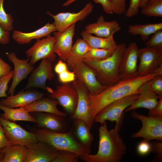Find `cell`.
Returning <instances> with one entry per match:
<instances>
[{"mask_svg": "<svg viewBox=\"0 0 162 162\" xmlns=\"http://www.w3.org/2000/svg\"><path fill=\"white\" fill-rule=\"evenodd\" d=\"M156 75H148L122 80L117 83L107 86L96 94L89 96V107L90 119L93 124L97 114L110 103L126 96L138 94L140 86L150 80Z\"/></svg>", "mask_w": 162, "mask_h": 162, "instance_id": "1", "label": "cell"}, {"mask_svg": "<svg viewBox=\"0 0 162 162\" xmlns=\"http://www.w3.org/2000/svg\"><path fill=\"white\" fill-rule=\"evenodd\" d=\"M119 131L115 129L109 130L106 122L99 128V147L95 154L80 156L86 162H119L125 154L127 146Z\"/></svg>", "mask_w": 162, "mask_h": 162, "instance_id": "2", "label": "cell"}, {"mask_svg": "<svg viewBox=\"0 0 162 162\" xmlns=\"http://www.w3.org/2000/svg\"><path fill=\"white\" fill-rule=\"evenodd\" d=\"M31 132L36 136L39 142L56 150H66L81 156L90 154L88 148L79 142L71 132L62 133L46 129L29 127Z\"/></svg>", "mask_w": 162, "mask_h": 162, "instance_id": "3", "label": "cell"}, {"mask_svg": "<svg viewBox=\"0 0 162 162\" xmlns=\"http://www.w3.org/2000/svg\"><path fill=\"white\" fill-rule=\"evenodd\" d=\"M127 45L124 43L117 45L113 53L105 59L84 62L94 71L97 78L103 85H113L121 80L119 74V65L123 52Z\"/></svg>", "mask_w": 162, "mask_h": 162, "instance_id": "4", "label": "cell"}, {"mask_svg": "<svg viewBox=\"0 0 162 162\" xmlns=\"http://www.w3.org/2000/svg\"><path fill=\"white\" fill-rule=\"evenodd\" d=\"M138 95V94L130 95L110 103L97 114L94 122L102 124L107 120L115 122L114 128L119 132L123 123L124 110L137 98Z\"/></svg>", "mask_w": 162, "mask_h": 162, "instance_id": "5", "label": "cell"}, {"mask_svg": "<svg viewBox=\"0 0 162 162\" xmlns=\"http://www.w3.org/2000/svg\"><path fill=\"white\" fill-rule=\"evenodd\" d=\"M131 116L132 118L140 121L142 124L140 130L133 134L132 137H142L149 141L153 140L162 141V118L146 116L134 110L131 112Z\"/></svg>", "mask_w": 162, "mask_h": 162, "instance_id": "6", "label": "cell"}, {"mask_svg": "<svg viewBox=\"0 0 162 162\" xmlns=\"http://www.w3.org/2000/svg\"><path fill=\"white\" fill-rule=\"evenodd\" d=\"M0 122L5 136L11 145L29 146L39 142L34 133L26 130L14 122L0 117Z\"/></svg>", "mask_w": 162, "mask_h": 162, "instance_id": "7", "label": "cell"}, {"mask_svg": "<svg viewBox=\"0 0 162 162\" xmlns=\"http://www.w3.org/2000/svg\"><path fill=\"white\" fill-rule=\"evenodd\" d=\"M68 67L74 73L76 79L85 86L90 94H98L106 87L100 82L94 70L83 61L75 63Z\"/></svg>", "mask_w": 162, "mask_h": 162, "instance_id": "8", "label": "cell"}, {"mask_svg": "<svg viewBox=\"0 0 162 162\" xmlns=\"http://www.w3.org/2000/svg\"><path fill=\"white\" fill-rule=\"evenodd\" d=\"M56 41L55 37L50 34L43 39L37 40L34 44L26 51L30 64L33 66L39 60L44 58L53 62L56 56L53 51Z\"/></svg>", "mask_w": 162, "mask_h": 162, "instance_id": "9", "label": "cell"}, {"mask_svg": "<svg viewBox=\"0 0 162 162\" xmlns=\"http://www.w3.org/2000/svg\"><path fill=\"white\" fill-rule=\"evenodd\" d=\"M139 49L136 43L133 42L123 51L119 65V74L121 80L138 76Z\"/></svg>", "mask_w": 162, "mask_h": 162, "instance_id": "10", "label": "cell"}, {"mask_svg": "<svg viewBox=\"0 0 162 162\" xmlns=\"http://www.w3.org/2000/svg\"><path fill=\"white\" fill-rule=\"evenodd\" d=\"M138 76H143L152 73L162 65V47H148L139 49Z\"/></svg>", "mask_w": 162, "mask_h": 162, "instance_id": "11", "label": "cell"}, {"mask_svg": "<svg viewBox=\"0 0 162 162\" xmlns=\"http://www.w3.org/2000/svg\"><path fill=\"white\" fill-rule=\"evenodd\" d=\"M24 90L31 88L42 89L49 93L53 90L46 85L47 80H51L55 75L52 70V62L47 59H43L39 65L32 72Z\"/></svg>", "mask_w": 162, "mask_h": 162, "instance_id": "12", "label": "cell"}, {"mask_svg": "<svg viewBox=\"0 0 162 162\" xmlns=\"http://www.w3.org/2000/svg\"><path fill=\"white\" fill-rule=\"evenodd\" d=\"M49 94V98L56 100L67 113L73 115L76 108L78 95L71 84L68 83L58 86Z\"/></svg>", "mask_w": 162, "mask_h": 162, "instance_id": "13", "label": "cell"}, {"mask_svg": "<svg viewBox=\"0 0 162 162\" xmlns=\"http://www.w3.org/2000/svg\"><path fill=\"white\" fill-rule=\"evenodd\" d=\"M93 7L92 3L89 2L77 13L61 12L54 15L49 11L46 12L53 18V23L56 27V31L59 33H62L77 21H82L85 19L92 12Z\"/></svg>", "mask_w": 162, "mask_h": 162, "instance_id": "14", "label": "cell"}, {"mask_svg": "<svg viewBox=\"0 0 162 162\" xmlns=\"http://www.w3.org/2000/svg\"><path fill=\"white\" fill-rule=\"evenodd\" d=\"M71 85L77 91L78 95L76 108L72 118L83 121L91 130L93 124L91 121L89 111V92L85 86L76 79Z\"/></svg>", "mask_w": 162, "mask_h": 162, "instance_id": "15", "label": "cell"}, {"mask_svg": "<svg viewBox=\"0 0 162 162\" xmlns=\"http://www.w3.org/2000/svg\"><path fill=\"white\" fill-rule=\"evenodd\" d=\"M6 54L8 60L13 63L14 66L12 82L8 92V94L12 95H14L18 85L23 80L27 78L34 68L29 63L28 58L20 59L14 52H7Z\"/></svg>", "mask_w": 162, "mask_h": 162, "instance_id": "16", "label": "cell"}, {"mask_svg": "<svg viewBox=\"0 0 162 162\" xmlns=\"http://www.w3.org/2000/svg\"><path fill=\"white\" fill-rule=\"evenodd\" d=\"M150 80L144 83L139 88L138 98L124 110V113L140 108L149 110L156 106L159 99L162 97L153 91L150 86Z\"/></svg>", "mask_w": 162, "mask_h": 162, "instance_id": "17", "label": "cell"}, {"mask_svg": "<svg viewBox=\"0 0 162 162\" xmlns=\"http://www.w3.org/2000/svg\"><path fill=\"white\" fill-rule=\"evenodd\" d=\"M75 25V24L72 25L62 33L56 31L53 32L56 39L53 47L54 52L64 62H66L72 46Z\"/></svg>", "mask_w": 162, "mask_h": 162, "instance_id": "18", "label": "cell"}, {"mask_svg": "<svg viewBox=\"0 0 162 162\" xmlns=\"http://www.w3.org/2000/svg\"><path fill=\"white\" fill-rule=\"evenodd\" d=\"M49 93H44L37 90L20 92L15 95L8 96L0 101L3 105L10 108H18L26 106Z\"/></svg>", "mask_w": 162, "mask_h": 162, "instance_id": "19", "label": "cell"}, {"mask_svg": "<svg viewBox=\"0 0 162 162\" xmlns=\"http://www.w3.org/2000/svg\"><path fill=\"white\" fill-rule=\"evenodd\" d=\"M26 147L24 162H52L57 151L40 142Z\"/></svg>", "mask_w": 162, "mask_h": 162, "instance_id": "20", "label": "cell"}, {"mask_svg": "<svg viewBox=\"0 0 162 162\" xmlns=\"http://www.w3.org/2000/svg\"><path fill=\"white\" fill-rule=\"evenodd\" d=\"M121 29V27L116 20L105 21L104 16L101 15L99 16L96 22L88 25L85 30L87 32L94 34L97 37L112 38H113L115 33Z\"/></svg>", "mask_w": 162, "mask_h": 162, "instance_id": "21", "label": "cell"}, {"mask_svg": "<svg viewBox=\"0 0 162 162\" xmlns=\"http://www.w3.org/2000/svg\"><path fill=\"white\" fill-rule=\"evenodd\" d=\"M56 31L53 23H48L40 28L33 32L25 33L14 30L12 35L13 39L20 44H28L33 39L37 40L45 37L54 32Z\"/></svg>", "mask_w": 162, "mask_h": 162, "instance_id": "22", "label": "cell"}, {"mask_svg": "<svg viewBox=\"0 0 162 162\" xmlns=\"http://www.w3.org/2000/svg\"><path fill=\"white\" fill-rule=\"evenodd\" d=\"M59 104L56 100L49 97H43L30 104L20 107L29 112H42L53 113L64 118L67 116L66 113L60 111L57 107Z\"/></svg>", "mask_w": 162, "mask_h": 162, "instance_id": "23", "label": "cell"}, {"mask_svg": "<svg viewBox=\"0 0 162 162\" xmlns=\"http://www.w3.org/2000/svg\"><path fill=\"white\" fill-rule=\"evenodd\" d=\"M34 117L40 126L53 131L59 132L65 127L64 117L48 112H35Z\"/></svg>", "mask_w": 162, "mask_h": 162, "instance_id": "24", "label": "cell"}, {"mask_svg": "<svg viewBox=\"0 0 162 162\" xmlns=\"http://www.w3.org/2000/svg\"><path fill=\"white\" fill-rule=\"evenodd\" d=\"M26 147L19 145H10L0 149V162H24Z\"/></svg>", "mask_w": 162, "mask_h": 162, "instance_id": "25", "label": "cell"}, {"mask_svg": "<svg viewBox=\"0 0 162 162\" xmlns=\"http://www.w3.org/2000/svg\"><path fill=\"white\" fill-rule=\"evenodd\" d=\"M0 110L4 112L0 117L5 119L12 122L23 121L37 123L35 117L21 108H10L0 103Z\"/></svg>", "mask_w": 162, "mask_h": 162, "instance_id": "26", "label": "cell"}, {"mask_svg": "<svg viewBox=\"0 0 162 162\" xmlns=\"http://www.w3.org/2000/svg\"><path fill=\"white\" fill-rule=\"evenodd\" d=\"M82 39L91 47L106 49H115L117 44L113 38H103L94 36L83 30L81 33Z\"/></svg>", "mask_w": 162, "mask_h": 162, "instance_id": "27", "label": "cell"}, {"mask_svg": "<svg viewBox=\"0 0 162 162\" xmlns=\"http://www.w3.org/2000/svg\"><path fill=\"white\" fill-rule=\"evenodd\" d=\"M162 29V22L130 25L128 27V32L133 35H140L143 41L147 40L149 36L156 31Z\"/></svg>", "mask_w": 162, "mask_h": 162, "instance_id": "28", "label": "cell"}, {"mask_svg": "<svg viewBox=\"0 0 162 162\" xmlns=\"http://www.w3.org/2000/svg\"><path fill=\"white\" fill-rule=\"evenodd\" d=\"M89 47L88 44L83 39H78L72 45L66 61L68 66V67L80 61H83L84 57Z\"/></svg>", "mask_w": 162, "mask_h": 162, "instance_id": "29", "label": "cell"}, {"mask_svg": "<svg viewBox=\"0 0 162 162\" xmlns=\"http://www.w3.org/2000/svg\"><path fill=\"white\" fill-rule=\"evenodd\" d=\"M75 132L81 144L85 147L91 149L94 136L90 132L91 130L82 120L75 119Z\"/></svg>", "mask_w": 162, "mask_h": 162, "instance_id": "30", "label": "cell"}, {"mask_svg": "<svg viewBox=\"0 0 162 162\" xmlns=\"http://www.w3.org/2000/svg\"><path fill=\"white\" fill-rule=\"evenodd\" d=\"M141 12L149 17H162V0H149L142 8Z\"/></svg>", "mask_w": 162, "mask_h": 162, "instance_id": "31", "label": "cell"}, {"mask_svg": "<svg viewBox=\"0 0 162 162\" xmlns=\"http://www.w3.org/2000/svg\"><path fill=\"white\" fill-rule=\"evenodd\" d=\"M115 49H100L90 46L83 61L100 60L105 59L112 55Z\"/></svg>", "mask_w": 162, "mask_h": 162, "instance_id": "32", "label": "cell"}, {"mask_svg": "<svg viewBox=\"0 0 162 162\" xmlns=\"http://www.w3.org/2000/svg\"><path fill=\"white\" fill-rule=\"evenodd\" d=\"M4 0H0V26L4 29L9 32L14 29L13 22L14 21L11 14H7L4 7Z\"/></svg>", "mask_w": 162, "mask_h": 162, "instance_id": "33", "label": "cell"}, {"mask_svg": "<svg viewBox=\"0 0 162 162\" xmlns=\"http://www.w3.org/2000/svg\"><path fill=\"white\" fill-rule=\"evenodd\" d=\"M80 156L73 152L66 150L57 151V154L52 162H77Z\"/></svg>", "mask_w": 162, "mask_h": 162, "instance_id": "34", "label": "cell"}, {"mask_svg": "<svg viewBox=\"0 0 162 162\" xmlns=\"http://www.w3.org/2000/svg\"><path fill=\"white\" fill-rule=\"evenodd\" d=\"M145 44L148 47H162V29L158 30L153 34Z\"/></svg>", "mask_w": 162, "mask_h": 162, "instance_id": "35", "label": "cell"}, {"mask_svg": "<svg viewBox=\"0 0 162 162\" xmlns=\"http://www.w3.org/2000/svg\"><path fill=\"white\" fill-rule=\"evenodd\" d=\"M58 75L59 80L62 84L72 82L76 79L74 73L69 70L68 67L61 70Z\"/></svg>", "mask_w": 162, "mask_h": 162, "instance_id": "36", "label": "cell"}, {"mask_svg": "<svg viewBox=\"0 0 162 162\" xmlns=\"http://www.w3.org/2000/svg\"><path fill=\"white\" fill-rule=\"evenodd\" d=\"M13 73L14 70H12L8 74L0 77V98L8 97L6 92L8 89V84L12 78Z\"/></svg>", "mask_w": 162, "mask_h": 162, "instance_id": "37", "label": "cell"}, {"mask_svg": "<svg viewBox=\"0 0 162 162\" xmlns=\"http://www.w3.org/2000/svg\"><path fill=\"white\" fill-rule=\"evenodd\" d=\"M150 84L153 91L162 97V75L155 76L150 80Z\"/></svg>", "mask_w": 162, "mask_h": 162, "instance_id": "38", "label": "cell"}, {"mask_svg": "<svg viewBox=\"0 0 162 162\" xmlns=\"http://www.w3.org/2000/svg\"><path fill=\"white\" fill-rule=\"evenodd\" d=\"M126 0H111L113 14L121 15L126 12Z\"/></svg>", "mask_w": 162, "mask_h": 162, "instance_id": "39", "label": "cell"}, {"mask_svg": "<svg viewBox=\"0 0 162 162\" xmlns=\"http://www.w3.org/2000/svg\"><path fill=\"white\" fill-rule=\"evenodd\" d=\"M141 0H130L129 7L125 12V16L131 17L138 14Z\"/></svg>", "mask_w": 162, "mask_h": 162, "instance_id": "40", "label": "cell"}, {"mask_svg": "<svg viewBox=\"0 0 162 162\" xmlns=\"http://www.w3.org/2000/svg\"><path fill=\"white\" fill-rule=\"evenodd\" d=\"M151 151L156 154L157 159L159 161L162 160V142L159 141L150 142Z\"/></svg>", "mask_w": 162, "mask_h": 162, "instance_id": "41", "label": "cell"}, {"mask_svg": "<svg viewBox=\"0 0 162 162\" xmlns=\"http://www.w3.org/2000/svg\"><path fill=\"white\" fill-rule=\"evenodd\" d=\"M137 151L140 154L145 155L151 151V146L150 141L143 140L138 144Z\"/></svg>", "mask_w": 162, "mask_h": 162, "instance_id": "42", "label": "cell"}, {"mask_svg": "<svg viewBox=\"0 0 162 162\" xmlns=\"http://www.w3.org/2000/svg\"><path fill=\"white\" fill-rule=\"evenodd\" d=\"M148 116L162 118V97L159 99L156 106L152 109L149 110Z\"/></svg>", "mask_w": 162, "mask_h": 162, "instance_id": "43", "label": "cell"}, {"mask_svg": "<svg viewBox=\"0 0 162 162\" xmlns=\"http://www.w3.org/2000/svg\"><path fill=\"white\" fill-rule=\"evenodd\" d=\"M95 2L100 4L104 11L106 14H113L111 0H93Z\"/></svg>", "mask_w": 162, "mask_h": 162, "instance_id": "44", "label": "cell"}, {"mask_svg": "<svg viewBox=\"0 0 162 162\" xmlns=\"http://www.w3.org/2000/svg\"><path fill=\"white\" fill-rule=\"evenodd\" d=\"M11 69V67L9 64L0 58V77L9 74Z\"/></svg>", "mask_w": 162, "mask_h": 162, "instance_id": "45", "label": "cell"}, {"mask_svg": "<svg viewBox=\"0 0 162 162\" xmlns=\"http://www.w3.org/2000/svg\"><path fill=\"white\" fill-rule=\"evenodd\" d=\"M10 32L6 30L0 26V44L5 45L10 42Z\"/></svg>", "mask_w": 162, "mask_h": 162, "instance_id": "46", "label": "cell"}, {"mask_svg": "<svg viewBox=\"0 0 162 162\" xmlns=\"http://www.w3.org/2000/svg\"><path fill=\"white\" fill-rule=\"evenodd\" d=\"M10 145L11 144L5 136L3 127L0 122V149Z\"/></svg>", "mask_w": 162, "mask_h": 162, "instance_id": "47", "label": "cell"}, {"mask_svg": "<svg viewBox=\"0 0 162 162\" xmlns=\"http://www.w3.org/2000/svg\"><path fill=\"white\" fill-rule=\"evenodd\" d=\"M152 73L156 75H162V65L155 69Z\"/></svg>", "mask_w": 162, "mask_h": 162, "instance_id": "48", "label": "cell"}, {"mask_svg": "<svg viewBox=\"0 0 162 162\" xmlns=\"http://www.w3.org/2000/svg\"><path fill=\"white\" fill-rule=\"evenodd\" d=\"M76 0H68L63 4L62 6H68Z\"/></svg>", "mask_w": 162, "mask_h": 162, "instance_id": "49", "label": "cell"}, {"mask_svg": "<svg viewBox=\"0 0 162 162\" xmlns=\"http://www.w3.org/2000/svg\"><path fill=\"white\" fill-rule=\"evenodd\" d=\"M148 0H141L140 4V8H142L144 7Z\"/></svg>", "mask_w": 162, "mask_h": 162, "instance_id": "50", "label": "cell"}]
</instances>
